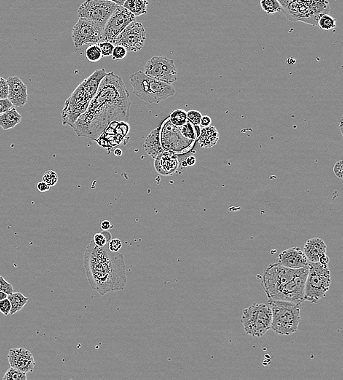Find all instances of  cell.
Here are the masks:
<instances>
[{"instance_id":"1","label":"cell","mask_w":343,"mask_h":380,"mask_svg":"<svg viewBox=\"0 0 343 380\" xmlns=\"http://www.w3.org/2000/svg\"><path fill=\"white\" fill-rule=\"evenodd\" d=\"M130 92L114 72L107 73L85 112L72 126L78 137L94 140L113 121L130 119Z\"/></svg>"},{"instance_id":"2","label":"cell","mask_w":343,"mask_h":380,"mask_svg":"<svg viewBox=\"0 0 343 380\" xmlns=\"http://www.w3.org/2000/svg\"><path fill=\"white\" fill-rule=\"evenodd\" d=\"M84 266L91 287L100 295L125 288L127 276L123 254L110 250L108 244L97 247L92 239L84 254Z\"/></svg>"},{"instance_id":"3","label":"cell","mask_w":343,"mask_h":380,"mask_svg":"<svg viewBox=\"0 0 343 380\" xmlns=\"http://www.w3.org/2000/svg\"><path fill=\"white\" fill-rule=\"evenodd\" d=\"M106 74L105 68L96 70L76 88L64 104L62 111L63 125L71 127L80 116L85 112Z\"/></svg>"},{"instance_id":"4","label":"cell","mask_w":343,"mask_h":380,"mask_svg":"<svg viewBox=\"0 0 343 380\" xmlns=\"http://www.w3.org/2000/svg\"><path fill=\"white\" fill-rule=\"evenodd\" d=\"M132 94L149 104H159L175 95L172 84L151 78L143 71L136 72L130 77Z\"/></svg>"},{"instance_id":"5","label":"cell","mask_w":343,"mask_h":380,"mask_svg":"<svg viewBox=\"0 0 343 380\" xmlns=\"http://www.w3.org/2000/svg\"><path fill=\"white\" fill-rule=\"evenodd\" d=\"M272 310L271 329L280 336H290L298 331L301 320V303L269 301Z\"/></svg>"},{"instance_id":"6","label":"cell","mask_w":343,"mask_h":380,"mask_svg":"<svg viewBox=\"0 0 343 380\" xmlns=\"http://www.w3.org/2000/svg\"><path fill=\"white\" fill-rule=\"evenodd\" d=\"M308 274L305 283L304 301L317 303L324 298L331 286V271L328 265L308 263Z\"/></svg>"},{"instance_id":"7","label":"cell","mask_w":343,"mask_h":380,"mask_svg":"<svg viewBox=\"0 0 343 380\" xmlns=\"http://www.w3.org/2000/svg\"><path fill=\"white\" fill-rule=\"evenodd\" d=\"M272 320L270 306L264 303H253L242 311L240 321L247 334L261 338L270 330Z\"/></svg>"},{"instance_id":"8","label":"cell","mask_w":343,"mask_h":380,"mask_svg":"<svg viewBox=\"0 0 343 380\" xmlns=\"http://www.w3.org/2000/svg\"><path fill=\"white\" fill-rule=\"evenodd\" d=\"M305 267L306 266H304L299 269H291L284 267L277 263L269 265L265 269L261 281V285L268 299H271L273 295L277 293L282 286L299 275L300 273L304 271Z\"/></svg>"},{"instance_id":"9","label":"cell","mask_w":343,"mask_h":380,"mask_svg":"<svg viewBox=\"0 0 343 380\" xmlns=\"http://www.w3.org/2000/svg\"><path fill=\"white\" fill-rule=\"evenodd\" d=\"M118 5L109 0H86L78 10L79 18L88 19L104 28Z\"/></svg>"},{"instance_id":"10","label":"cell","mask_w":343,"mask_h":380,"mask_svg":"<svg viewBox=\"0 0 343 380\" xmlns=\"http://www.w3.org/2000/svg\"><path fill=\"white\" fill-rule=\"evenodd\" d=\"M103 28L88 19L79 18L72 29V39L76 49L84 45L97 44L101 42Z\"/></svg>"},{"instance_id":"11","label":"cell","mask_w":343,"mask_h":380,"mask_svg":"<svg viewBox=\"0 0 343 380\" xmlns=\"http://www.w3.org/2000/svg\"><path fill=\"white\" fill-rule=\"evenodd\" d=\"M143 73L151 78L172 84L177 80L176 66L173 60L167 57H153L144 66Z\"/></svg>"},{"instance_id":"12","label":"cell","mask_w":343,"mask_h":380,"mask_svg":"<svg viewBox=\"0 0 343 380\" xmlns=\"http://www.w3.org/2000/svg\"><path fill=\"white\" fill-rule=\"evenodd\" d=\"M308 265L304 268V271L300 273L299 275L282 286L272 297L269 301H288V302L302 303L304 301V292H305V283L307 280Z\"/></svg>"},{"instance_id":"13","label":"cell","mask_w":343,"mask_h":380,"mask_svg":"<svg viewBox=\"0 0 343 380\" xmlns=\"http://www.w3.org/2000/svg\"><path fill=\"white\" fill-rule=\"evenodd\" d=\"M135 15L122 6H118L108 19L103 31L102 41L114 43L119 33L130 23L135 22Z\"/></svg>"},{"instance_id":"14","label":"cell","mask_w":343,"mask_h":380,"mask_svg":"<svg viewBox=\"0 0 343 380\" xmlns=\"http://www.w3.org/2000/svg\"><path fill=\"white\" fill-rule=\"evenodd\" d=\"M146 41V30L140 22H133L119 33L114 40V46H122L129 52L141 51Z\"/></svg>"},{"instance_id":"15","label":"cell","mask_w":343,"mask_h":380,"mask_svg":"<svg viewBox=\"0 0 343 380\" xmlns=\"http://www.w3.org/2000/svg\"><path fill=\"white\" fill-rule=\"evenodd\" d=\"M130 129L127 121H113L95 141L103 148H114L121 143H124Z\"/></svg>"},{"instance_id":"16","label":"cell","mask_w":343,"mask_h":380,"mask_svg":"<svg viewBox=\"0 0 343 380\" xmlns=\"http://www.w3.org/2000/svg\"><path fill=\"white\" fill-rule=\"evenodd\" d=\"M8 360L10 366L25 373L33 372L36 365L33 354L24 348L10 349Z\"/></svg>"},{"instance_id":"17","label":"cell","mask_w":343,"mask_h":380,"mask_svg":"<svg viewBox=\"0 0 343 380\" xmlns=\"http://www.w3.org/2000/svg\"><path fill=\"white\" fill-rule=\"evenodd\" d=\"M276 263L284 267L299 269L307 266L309 261L304 252L299 247H293L282 251L277 257Z\"/></svg>"},{"instance_id":"18","label":"cell","mask_w":343,"mask_h":380,"mask_svg":"<svg viewBox=\"0 0 343 380\" xmlns=\"http://www.w3.org/2000/svg\"><path fill=\"white\" fill-rule=\"evenodd\" d=\"M6 81L9 85L8 99L13 106L18 108L25 106L28 100L26 84L18 76H11Z\"/></svg>"},{"instance_id":"19","label":"cell","mask_w":343,"mask_h":380,"mask_svg":"<svg viewBox=\"0 0 343 380\" xmlns=\"http://www.w3.org/2000/svg\"><path fill=\"white\" fill-rule=\"evenodd\" d=\"M154 159V167L159 175L170 176L176 173L178 168V160L174 153L164 151Z\"/></svg>"},{"instance_id":"20","label":"cell","mask_w":343,"mask_h":380,"mask_svg":"<svg viewBox=\"0 0 343 380\" xmlns=\"http://www.w3.org/2000/svg\"><path fill=\"white\" fill-rule=\"evenodd\" d=\"M303 252L308 261L317 263L323 255L326 254V244L321 238H312L307 241Z\"/></svg>"},{"instance_id":"21","label":"cell","mask_w":343,"mask_h":380,"mask_svg":"<svg viewBox=\"0 0 343 380\" xmlns=\"http://www.w3.org/2000/svg\"><path fill=\"white\" fill-rule=\"evenodd\" d=\"M160 128L161 127H157L151 131L145 139L143 143V148L146 154L153 159H156L164 151L160 141Z\"/></svg>"},{"instance_id":"22","label":"cell","mask_w":343,"mask_h":380,"mask_svg":"<svg viewBox=\"0 0 343 380\" xmlns=\"http://www.w3.org/2000/svg\"><path fill=\"white\" fill-rule=\"evenodd\" d=\"M219 132L216 127L210 126L204 127L200 132L197 140L199 146L204 148H211L215 146L219 140Z\"/></svg>"},{"instance_id":"23","label":"cell","mask_w":343,"mask_h":380,"mask_svg":"<svg viewBox=\"0 0 343 380\" xmlns=\"http://www.w3.org/2000/svg\"><path fill=\"white\" fill-rule=\"evenodd\" d=\"M22 116L15 108H10L6 112L0 115V127L3 130L14 128L22 121Z\"/></svg>"},{"instance_id":"24","label":"cell","mask_w":343,"mask_h":380,"mask_svg":"<svg viewBox=\"0 0 343 380\" xmlns=\"http://www.w3.org/2000/svg\"><path fill=\"white\" fill-rule=\"evenodd\" d=\"M148 5V0H126L123 6L134 14L135 17H138L147 13Z\"/></svg>"},{"instance_id":"25","label":"cell","mask_w":343,"mask_h":380,"mask_svg":"<svg viewBox=\"0 0 343 380\" xmlns=\"http://www.w3.org/2000/svg\"><path fill=\"white\" fill-rule=\"evenodd\" d=\"M8 299L9 300L11 305L10 314L14 315L16 313L22 310L24 306L26 305L29 298L22 295L21 293H13L8 295Z\"/></svg>"},{"instance_id":"26","label":"cell","mask_w":343,"mask_h":380,"mask_svg":"<svg viewBox=\"0 0 343 380\" xmlns=\"http://www.w3.org/2000/svg\"><path fill=\"white\" fill-rule=\"evenodd\" d=\"M310 6L312 12L317 20L320 16L328 14L331 11L328 0H311Z\"/></svg>"},{"instance_id":"27","label":"cell","mask_w":343,"mask_h":380,"mask_svg":"<svg viewBox=\"0 0 343 380\" xmlns=\"http://www.w3.org/2000/svg\"><path fill=\"white\" fill-rule=\"evenodd\" d=\"M260 4H261V9L266 14L282 12V6L278 0H261Z\"/></svg>"},{"instance_id":"28","label":"cell","mask_w":343,"mask_h":380,"mask_svg":"<svg viewBox=\"0 0 343 380\" xmlns=\"http://www.w3.org/2000/svg\"><path fill=\"white\" fill-rule=\"evenodd\" d=\"M169 121L175 127H181L188 121L187 112L183 109H177L170 113Z\"/></svg>"},{"instance_id":"29","label":"cell","mask_w":343,"mask_h":380,"mask_svg":"<svg viewBox=\"0 0 343 380\" xmlns=\"http://www.w3.org/2000/svg\"><path fill=\"white\" fill-rule=\"evenodd\" d=\"M317 25H318L321 30H333L336 27V20L335 18L331 17L328 14H323L319 17Z\"/></svg>"},{"instance_id":"30","label":"cell","mask_w":343,"mask_h":380,"mask_svg":"<svg viewBox=\"0 0 343 380\" xmlns=\"http://www.w3.org/2000/svg\"><path fill=\"white\" fill-rule=\"evenodd\" d=\"M85 56L89 62H97L103 58L101 50L97 44L89 45L85 51Z\"/></svg>"},{"instance_id":"31","label":"cell","mask_w":343,"mask_h":380,"mask_svg":"<svg viewBox=\"0 0 343 380\" xmlns=\"http://www.w3.org/2000/svg\"><path fill=\"white\" fill-rule=\"evenodd\" d=\"M111 239L112 237L111 233L108 231H103L102 233H97L94 235L92 241L97 247H101L108 244Z\"/></svg>"},{"instance_id":"32","label":"cell","mask_w":343,"mask_h":380,"mask_svg":"<svg viewBox=\"0 0 343 380\" xmlns=\"http://www.w3.org/2000/svg\"><path fill=\"white\" fill-rule=\"evenodd\" d=\"M26 374L27 373L11 367L5 373L3 380H26Z\"/></svg>"},{"instance_id":"33","label":"cell","mask_w":343,"mask_h":380,"mask_svg":"<svg viewBox=\"0 0 343 380\" xmlns=\"http://www.w3.org/2000/svg\"><path fill=\"white\" fill-rule=\"evenodd\" d=\"M43 181H44L49 187H52L58 182V175L54 170H49L43 175Z\"/></svg>"},{"instance_id":"34","label":"cell","mask_w":343,"mask_h":380,"mask_svg":"<svg viewBox=\"0 0 343 380\" xmlns=\"http://www.w3.org/2000/svg\"><path fill=\"white\" fill-rule=\"evenodd\" d=\"M97 45L101 50L103 57L111 56L115 46L113 43L109 42V41H102V42L98 43Z\"/></svg>"},{"instance_id":"35","label":"cell","mask_w":343,"mask_h":380,"mask_svg":"<svg viewBox=\"0 0 343 380\" xmlns=\"http://www.w3.org/2000/svg\"><path fill=\"white\" fill-rule=\"evenodd\" d=\"M127 52H128V51H127V49H126L125 47H124V46H119V45H118V46H115L114 50H113L112 54H111L113 60H123L124 57H126V56H127Z\"/></svg>"},{"instance_id":"36","label":"cell","mask_w":343,"mask_h":380,"mask_svg":"<svg viewBox=\"0 0 343 380\" xmlns=\"http://www.w3.org/2000/svg\"><path fill=\"white\" fill-rule=\"evenodd\" d=\"M202 117V113L199 112V111L191 110V111L187 112V119H188V121H190L191 124H194L195 126H199Z\"/></svg>"},{"instance_id":"37","label":"cell","mask_w":343,"mask_h":380,"mask_svg":"<svg viewBox=\"0 0 343 380\" xmlns=\"http://www.w3.org/2000/svg\"><path fill=\"white\" fill-rule=\"evenodd\" d=\"M0 291L7 294L8 295L14 293V287L8 282L2 276H0Z\"/></svg>"},{"instance_id":"38","label":"cell","mask_w":343,"mask_h":380,"mask_svg":"<svg viewBox=\"0 0 343 380\" xmlns=\"http://www.w3.org/2000/svg\"><path fill=\"white\" fill-rule=\"evenodd\" d=\"M9 95V85L5 78L0 77V99H7Z\"/></svg>"},{"instance_id":"39","label":"cell","mask_w":343,"mask_h":380,"mask_svg":"<svg viewBox=\"0 0 343 380\" xmlns=\"http://www.w3.org/2000/svg\"><path fill=\"white\" fill-rule=\"evenodd\" d=\"M11 305L9 300L7 298L0 301V312L4 314L5 316H8L10 314L11 311Z\"/></svg>"},{"instance_id":"40","label":"cell","mask_w":343,"mask_h":380,"mask_svg":"<svg viewBox=\"0 0 343 380\" xmlns=\"http://www.w3.org/2000/svg\"><path fill=\"white\" fill-rule=\"evenodd\" d=\"M122 247V243L119 239H111L108 242V248L112 252H119Z\"/></svg>"},{"instance_id":"41","label":"cell","mask_w":343,"mask_h":380,"mask_svg":"<svg viewBox=\"0 0 343 380\" xmlns=\"http://www.w3.org/2000/svg\"><path fill=\"white\" fill-rule=\"evenodd\" d=\"M12 107L13 105L9 101V99H0V115L6 112Z\"/></svg>"},{"instance_id":"42","label":"cell","mask_w":343,"mask_h":380,"mask_svg":"<svg viewBox=\"0 0 343 380\" xmlns=\"http://www.w3.org/2000/svg\"><path fill=\"white\" fill-rule=\"evenodd\" d=\"M334 173L337 178L342 179L343 178V161L339 160L335 164L334 167Z\"/></svg>"},{"instance_id":"43","label":"cell","mask_w":343,"mask_h":380,"mask_svg":"<svg viewBox=\"0 0 343 380\" xmlns=\"http://www.w3.org/2000/svg\"><path fill=\"white\" fill-rule=\"evenodd\" d=\"M212 119L209 116H202V119H201L200 124L199 125L201 127L204 128V127H208L211 126Z\"/></svg>"},{"instance_id":"44","label":"cell","mask_w":343,"mask_h":380,"mask_svg":"<svg viewBox=\"0 0 343 380\" xmlns=\"http://www.w3.org/2000/svg\"><path fill=\"white\" fill-rule=\"evenodd\" d=\"M36 188L38 191L42 192V193H44V192L49 191V190L50 189V187H49V186H48V185L46 184L44 181L39 182V183L37 184Z\"/></svg>"},{"instance_id":"45","label":"cell","mask_w":343,"mask_h":380,"mask_svg":"<svg viewBox=\"0 0 343 380\" xmlns=\"http://www.w3.org/2000/svg\"><path fill=\"white\" fill-rule=\"evenodd\" d=\"M113 228V225L111 224V223H110L108 220H104V221L102 222L101 224H100V228H101L102 230H103V231H108V230L111 229V228Z\"/></svg>"},{"instance_id":"46","label":"cell","mask_w":343,"mask_h":380,"mask_svg":"<svg viewBox=\"0 0 343 380\" xmlns=\"http://www.w3.org/2000/svg\"><path fill=\"white\" fill-rule=\"evenodd\" d=\"M319 263L323 265H328V263H329V258H328V255H327L326 254L323 255V256L320 258V260H319Z\"/></svg>"},{"instance_id":"47","label":"cell","mask_w":343,"mask_h":380,"mask_svg":"<svg viewBox=\"0 0 343 380\" xmlns=\"http://www.w3.org/2000/svg\"><path fill=\"white\" fill-rule=\"evenodd\" d=\"M187 164L188 166H194L196 164V159L194 156H191L187 158L186 160Z\"/></svg>"},{"instance_id":"48","label":"cell","mask_w":343,"mask_h":380,"mask_svg":"<svg viewBox=\"0 0 343 380\" xmlns=\"http://www.w3.org/2000/svg\"><path fill=\"white\" fill-rule=\"evenodd\" d=\"M114 154L115 156H121L122 155V154H123V152H122V150L120 149V148H117V149L115 150L114 151Z\"/></svg>"},{"instance_id":"49","label":"cell","mask_w":343,"mask_h":380,"mask_svg":"<svg viewBox=\"0 0 343 380\" xmlns=\"http://www.w3.org/2000/svg\"><path fill=\"white\" fill-rule=\"evenodd\" d=\"M109 1L113 2V3H116V4H117L118 6H123V4L124 3V0H109Z\"/></svg>"},{"instance_id":"50","label":"cell","mask_w":343,"mask_h":380,"mask_svg":"<svg viewBox=\"0 0 343 380\" xmlns=\"http://www.w3.org/2000/svg\"><path fill=\"white\" fill-rule=\"evenodd\" d=\"M8 298V295L6 293H3V292L0 291V301L5 299V298Z\"/></svg>"},{"instance_id":"51","label":"cell","mask_w":343,"mask_h":380,"mask_svg":"<svg viewBox=\"0 0 343 380\" xmlns=\"http://www.w3.org/2000/svg\"><path fill=\"white\" fill-rule=\"evenodd\" d=\"M182 167H188V164H187L186 161H183V162H182Z\"/></svg>"},{"instance_id":"52","label":"cell","mask_w":343,"mask_h":380,"mask_svg":"<svg viewBox=\"0 0 343 380\" xmlns=\"http://www.w3.org/2000/svg\"><path fill=\"white\" fill-rule=\"evenodd\" d=\"M302 1L308 2V1H311V0H302Z\"/></svg>"},{"instance_id":"53","label":"cell","mask_w":343,"mask_h":380,"mask_svg":"<svg viewBox=\"0 0 343 380\" xmlns=\"http://www.w3.org/2000/svg\"><path fill=\"white\" fill-rule=\"evenodd\" d=\"M124 1H126V0H124Z\"/></svg>"}]
</instances>
